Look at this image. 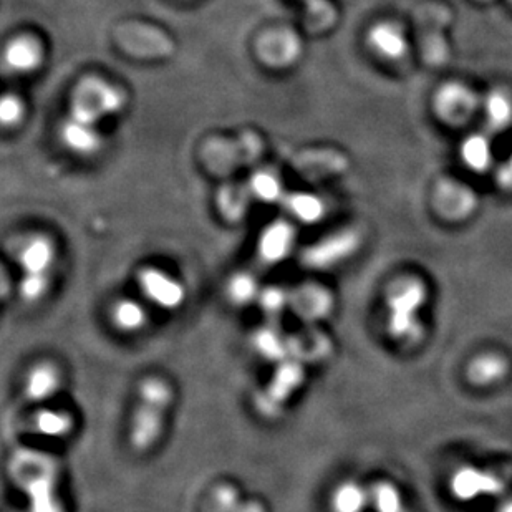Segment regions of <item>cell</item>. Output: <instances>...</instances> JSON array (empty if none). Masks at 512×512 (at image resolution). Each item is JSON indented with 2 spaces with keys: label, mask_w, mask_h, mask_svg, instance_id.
<instances>
[{
  "label": "cell",
  "mask_w": 512,
  "mask_h": 512,
  "mask_svg": "<svg viewBox=\"0 0 512 512\" xmlns=\"http://www.w3.org/2000/svg\"><path fill=\"white\" fill-rule=\"evenodd\" d=\"M136 405L128 425V441L136 453L153 450L165 433L166 418L174 401L170 380L160 375H148L136 390Z\"/></svg>",
  "instance_id": "cell-1"
},
{
  "label": "cell",
  "mask_w": 512,
  "mask_h": 512,
  "mask_svg": "<svg viewBox=\"0 0 512 512\" xmlns=\"http://www.w3.org/2000/svg\"><path fill=\"white\" fill-rule=\"evenodd\" d=\"M54 459L37 451H19L10 461V476L29 498V512H62L55 493Z\"/></svg>",
  "instance_id": "cell-2"
},
{
  "label": "cell",
  "mask_w": 512,
  "mask_h": 512,
  "mask_svg": "<svg viewBox=\"0 0 512 512\" xmlns=\"http://www.w3.org/2000/svg\"><path fill=\"white\" fill-rule=\"evenodd\" d=\"M428 300V289L416 277H403L393 282L387 292V332L400 343H416L425 330L421 310Z\"/></svg>",
  "instance_id": "cell-3"
},
{
  "label": "cell",
  "mask_w": 512,
  "mask_h": 512,
  "mask_svg": "<svg viewBox=\"0 0 512 512\" xmlns=\"http://www.w3.org/2000/svg\"><path fill=\"white\" fill-rule=\"evenodd\" d=\"M304 363L287 358L277 363L266 387L254 397V408L266 420H276L284 413L285 405L299 392L307 378Z\"/></svg>",
  "instance_id": "cell-4"
},
{
  "label": "cell",
  "mask_w": 512,
  "mask_h": 512,
  "mask_svg": "<svg viewBox=\"0 0 512 512\" xmlns=\"http://www.w3.org/2000/svg\"><path fill=\"white\" fill-rule=\"evenodd\" d=\"M125 107V95L120 88L102 78H85L72 95L70 116L97 125L103 118L120 113Z\"/></svg>",
  "instance_id": "cell-5"
},
{
  "label": "cell",
  "mask_w": 512,
  "mask_h": 512,
  "mask_svg": "<svg viewBox=\"0 0 512 512\" xmlns=\"http://www.w3.org/2000/svg\"><path fill=\"white\" fill-rule=\"evenodd\" d=\"M360 246L362 234L357 229H339L304 247L299 254V264L307 271H332L335 267L342 266L343 262L352 259Z\"/></svg>",
  "instance_id": "cell-6"
},
{
  "label": "cell",
  "mask_w": 512,
  "mask_h": 512,
  "mask_svg": "<svg viewBox=\"0 0 512 512\" xmlns=\"http://www.w3.org/2000/svg\"><path fill=\"white\" fill-rule=\"evenodd\" d=\"M136 284L146 302L166 312L181 309L188 295L183 282L160 267H141L136 274Z\"/></svg>",
  "instance_id": "cell-7"
},
{
  "label": "cell",
  "mask_w": 512,
  "mask_h": 512,
  "mask_svg": "<svg viewBox=\"0 0 512 512\" xmlns=\"http://www.w3.org/2000/svg\"><path fill=\"white\" fill-rule=\"evenodd\" d=\"M335 295L319 282H300L290 287V314L304 325H319L334 314Z\"/></svg>",
  "instance_id": "cell-8"
},
{
  "label": "cell",
  "mask_w": 512,
  "mask_h": 512,
  "mask_svg": "<svg viewBox=\"0 0 512 512\" xmlns=\"http://www.w3.org/2000/svg\"><path fill=\"white\" fill-rule=\"evenodd\" d=\"M297 244V231L289 219H274L262 229L257 239L256 254L262 266H281L287 261Z\"/></svg>",
  "instance_id": "cell-9"
},
{
  "label": "cell",
  "mask_w": 512,
  "mask_h": 512,
  "mask_svg": "<svg viewBox=\"0 0 512 512\" xmlns=\"http://www.w3.org/2000/svg\"><path fill=\"white\" fill-rule=\"evenodd\" d=\"M450 489L451 494L461 503H473L476 499L499 496L504 491V483L498 474L491 471L476 466H463L453 474Z\"/></svg>",
  "instance_id": "cell-10"
},
{
  "label": "cell",
  "mask_w": 512,
  "mask_h": 512,
  "mask_svg": "<svg viewBox=\"0 0 512 512\" xmlns=\"http://www.w3.org/2000/svg\"><path fill=\"white\" fill-rule=\"evenodd\" d=\"M63 387V373L52 360H40L27 370L22 383V395L34 405H44L57 397Z\"/></svg>",
  "instance_id": "cell-11"
},
{
  "label": "cell",
  "mask_w": 512,
  "mask_h": 512,
  "mask_svg": "<svg viewBox=\"0 0 512 512\" xmlns=\"http://www.w3.org/2000/svg\"><path fill=\"white\" fill-rule=\"evenodd\" d=\"M334 352V343L329 335L317 325H304L294 334H289V358L307 365L322 363Z\"/></svg>",
  "instance_id": "cell-12"
},
{
  "label": "cell",
  "mask_w": 512,
  "mask_h": 512,
  "mask_svg": "<svg viewBox=\"0 0 512 512\" xmlns=\"http://www.w3.org/2000/svg\"><path fill=\"white\" fill-rule=\"evenodd\" d=\"M15 259L22 274H50L57 261V247L52 237L34 234L17 247Z\"/></svg>",
  "instance_id": "cell-13"
},
{
  "label": "cell",
  "mask_w": 512,
  "mask_h": 512,
  "mask_svg": "<svg viewBox=\"0 0 512 512\" xmlns=\"http://www.w3.org/2000/svg\"><path fill=\"white\" fill-rule=\"evenodd\" d=\"M4 62L10 72L19 75L35 72L44 62V47L32 35H19L5 45Z\"/></svg>",
  "instance_id": "cell-14"
},
{
  "label": "cell",
  "mask_w": 512,
  "mask_h": 512,
  "mask_svg": "<svg viewBox=\"0 0 512 512\" xmlns=\"http://www.w3.org/2000/svg\"><path fill=\"white\" fill-rule=\"evenodd\" d=\"M252 352L271 363H281L289 358V334L279 327V322H267L257 327L251 335Z\"/></svg>",
  "instance_id": "cell-15"
},
{
  "label": "cell",
  "mask_w": 512,
  "mask_h": 512,
  "mask_svg": "<svg viewBox=\"0 0 512 512\" xmlns=\"http://www.w3.org/2000/svg\"><path fill=\"white\" fill-rule=\"evenodd\" d=\"M476 107H478V100L474 97V93L458 83L446 85L436 95V110L448 121L458 123V121L468 120Z\"/></svg>",
  "instance_id": "cell-16"
},
{
  "label": "cell",
  "mask_w": 512,
  "mask_h": 512,
  "mask_svg": "<svg viewBox=\"0 0 512 512\" xmlns=\"http://www.w3.org/2000/svg\"><path fill=\"white\" fill-rule=\"evenodd\" d=\"M60 138L68 150L77 155H95L102 148V135L92 123L77 120L70 116L60 126Z\"/></svg>",
  "instance_id": "cell-17"
},
{
  "label": "cell",
  "mask_w": 512,
  "mask_h": 512,
  "mask_svg": "<svg viewBox=\"0 0 512 512\" xmlns=\"http://www.w3.org/2000/svg\"><path fill=\"white\" fill-rule=\"evenodd\" d=\"M29 421L30 430L50 440H65L75 428V420L70 411L50 406H40Z\"/></svg>",
  "instance_id": "cell-18"
},
{
  "label": "cell",
  "mask_w": 512,
  "mask_h": 512,
  "mask_svg": "<svg viewBox=\"0 0 512 512\" xmlns=\"http://www.w3.org/2000/svg\"><path fill=\"white\" fill-rule=\"evenodd\" d=\"M108 317H110V322L116 332L125 335L140 334L150 320L145 304H141L140 300L131 299V297L116 299L110 307Z\"/></svg>",
  "instance_id": "cell-19"
},
{
  "label": "cell",
  "mask_w": 512,
  "mask_h": 512,
  "mask_svg": "<svg viewBox=\"0 0 512 512\" xmlns=\"http://www.w3.org/2000/svg\"><path fill=\"white\" fill-rule=\"evenodd\" d=\"M259 54H261L262 60L269 65L285 67L299 57V40L294 34L285 32V30L272 32V34L264 35V39L259 45Z\"/></svg>",
  "instance_id": "cell-20"
},
{
  "label": "cell",
  "mask_w": 512,
  "mask_h": 512,
  "mask_svg": "<svg viewBox=\"0 0 512 512\" xmlns=\"http://www.w3.org/2000/svg\"><path fill=\"white\" fill-rule=\"evenodd\" d=\"M368 44L378 55L388 60H400L408 52L405 34L393 24H378L368 34Z\"/></svg>",
  "instance_id": "cell-21"
},
{
  "label": "cell",
  "mask_w": 512,
  "mask_h": 512,
  "mask_svg": "<svg viewBox=\"0 0 512 512\" xmlns=\"http://www.w3.org/2000/svg\"><path fill=\"white\" fill-rule=\"evenodd\" d=\"M282 203L290 218L294 219L295 223L305 224V226L320 223L327 213L324 199L314 193L285 194Z\"/></svg>",
  "instance_id": "cell-22"
},
{
  "label": "cell",
  "mask_w": 512,
  "mask_h": 512,
  "mask_svg": "<svg viewBox=\"0 0 512 512\" xmlns=\"http://www.w3.org/2000/svg\"><path fill=\"white\" fill-rule=\"evenodd\" d=\"M264 285L259 282L257 276L249 271H237L228 277L224 294L226 300L236 309H246L249 305L257 304L259 294Z\"/></svg>",
  "instance_id": "cell-23"
},
{
  "label": "cell",
  "mask_w": 512,
  "mask_h": 512,
  "mask_svg": "<svg viewBox=\"0 0 512 512\" xmlns=\"http://www.w3.org/2000/svg\"><path fill=\"white\" fill-rule=\"evenodd\" d=\"M508 370L506 358L498 353H484L469 363L468 378L478 387H489L501 382L508 375Z\"/></svg>",
  "instance_id": "cell-24"
},
{
  "label": "cell",
  "mask_w": 512,
  "mask_h": 512,
  "mask_svg": "<svg viewBox=\"0 0 512 512\" xmlns=\"http://www.w3.org/2000/svg\"><path fill=\"white\" fill-rule=\"evenodd\" d=\"M370 506V489L357 481H343L330 494V511L365 512Z\"/></svg>",
  "instance_id": "cell-25"
},
{
  "label": "cell",
  "mask_w": 512,
  "mask_h": 512,
  "mask_svg": "<svg viewBox=\"0 0 512 512\" xmlns=\"http://www.w3.org/2000/svg\"><path fill=\"white\" fill-rule=\"evenodd\" d=\"M256 305L267 322H279L285 312H290V289L284 285H264Z\"/></svg>",
  "instance_id": "cell-26"
},
{
  "label": "cell",
  "mask_w": 512,
  "mask_h": 512,
  "mask_svg": "<svg viewBox=\"0 0 512 512\" xmlns=\"http://www.w3.org/2000/svg\"><path fill=\"white\" fill-rule=\"evenodd\" d=\"M491 156H493L491 141L488 136L481 135V133L469 136L461 145V158H463L464 165L476 173H484L488 170L491 160H493Z\"/></svg>",
  "instance_id": "cell-27"
},
{
  "label": "cell",
  "mask_w": 512,
  "mask_h": 512,
  "mask_svg": "<svg viewBox=\"0 0 512 512\" xmlns=\"http://www.w3.org/2000/svg\"><path fill=\"white\" fill-rule=\"evenodd\" d=\"M252 198L261 203L274 204L284 201L285 193L281 179L271 171H259L249 181Z\"/></svg>",
  "instance_id": "cell-28"
},
{
  "label": "cell",
  "mask_w": 512,
  "mask_h": 512,
  "mask_svg": "<svg viewBox=\"0 0 512 512\" xmlns=\"http://www.w3.org/2000/svg\"><path fill=\"white\" fill-rule=\"evenodd\" d=\"M489 131H504L512 123V100L503 92H493L484 103Z\"/></svg>",
  "instance_id": "cell-29"
},
{
  "label": "cell",
  "mask_w": 512,
  "mask_h": 512,
  "mask_svg": "<svg viewBox=\"0 0 512 512\" xmlns=\"http://www.w3.org/2000/svg\"><path fill=\"white\" fill-rule=\"evenodd\" d=\"M370 506L375 512H405L400 489L388 481H378L370 488Z\"/></svg>",
  "instance_id": "cell-30"
},
{
  "label": "cell",
  "mask_w": 512,
  "mask_h": 512,
  "mask_svg": "<svg viewBox=\"0 0 512 512\" xmlns=\"http://www.w3.org/2000/svg\"><path fill=\"white\" fill-rule=\"evenodd\" d=\"M252 198L251 191L247 189L228 188L219 194V211L229 223H237L246 216L249 208V199Z\"/></svg>",
  "instance_id": "cell-31"
},
{
  "label": "cell",
  "mask_w": 512,
  "mask_h": 512,
  "mask_svg": "<svg viewBox=\"0 0 512 512\" xmlns=\"http://www.w3.org/2000/svg\"><path fill=\"white\" fill-rule=\"evenodd\" d=\"M242 499L239 489L234 484H216L209 491L206 499V511L208 512H237L241 508Z\"/></svg>",
  "instance_id": "cell-32"
},
{
  "label": "cell",
  "mask_w": 512,
  "mask_h": 512,
  "mask_svg": "<svg viewBox=\"0 0 512 512\" xmlns=\"http://www.w3.org/2000/svg\"><path fill=\"white\" fill-rule=\"evenodd\" d=\"M50 274H22L17 284V294L25 304H39L50 292Z\"/></svg>",
  "instance_id": "cell-33"
},
{
  "label": "cell",
  "mask_w": 512,
  "mask_h": 512,
  "mask_svg": "<svg viewBox=\"0 0 512 512\" xmlns=\"http://www.w3.org/2000/svg\"><path fill=\"white\" fill-rule=\"evenodd\" d=\"M440 208L448 218H466L474 208L473 194L466 189L451 188L450 193L441 194Z\"/></svg>",
  "instance_id": "cell-34"
},
{
  "label": "cell",
  "mask_w": 512,
  "mask_h": 512,
  "mask_svg": "<svg viewBox=\"0 0 512 512\" xmlns=\"http://www.w3.org/2000/svg\"><path fill=\"white\" fill-rule=\"evenodd\" d=\"M24 102L17 95L7 93L0 103V120L4 126H15L24 118Z\"/></svg>",
  "instance_id": "cell-35"
},
{
  "label": "cell",
  "mask_w": 512,
  "mask_h": 512,
  "mask_svg": "<svg viewBox=\"0 0 512 512\" xmlns=\"http://www.w3.org/2000/svg\"><path fill=\"white\" fill-rule=\"evenodd\" d=\"M498 183L501 188L512 189V155L498 171Z\"/></svg>",
  "instance_id": "cell-36"
},
{
  "label": "cell",
  "mask_w": 512,
  "mask_h": 512,
  "mask_svg": "<svg viewBox=\"0 0 512 512\" xmlns=\"http://www.w3.org/2000/svg\"><path fill=\"white\" fill-rule=\"evenodd\" d=\"M237 512H267V508L257 499H244Z\"/></svg>",
  "instance_id": "cell-37"
},
{
  "label": "cell",
  "mask_w": 512,
  "mask_h": 512,
  "mask_svg": "<svg viewBox=\"0 0 512 512\" xmlns=\"http://www.w3.org/2000/svg\"><path fill=\"white\" fill-rule=\"evenodd\" d=\"M498 512H512V498L508 499V501L499 508Z\"/></svg>",
  "instance_id": "cell-38"
},
{
  "label": "cell",
  "mask_w": 512,
  "mask_h": 512,
  "mask_svg": "<svg viewBox=\"0 0 512 512\" xmlns=\"http://www.w3.org/2000/svg\"><path fill=\"white\" fill-rule=\"evenodd\" d=\"M405 512H410V511H408V509H406V511H405Z\"/></svg>",
  "instance_id": "cell-39"
}]
</instances>
